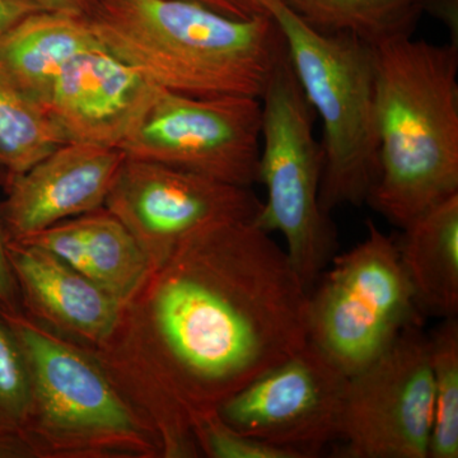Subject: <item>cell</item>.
Masks as SVG:
<instances>
[{"label":"cell","instance_id":"obj_1","mask_svg":"<svg viewBox=\"0 0 458 458\" xmlns=\"http://www.w3.org/2000/svg\"><path fill=\"white\" fill-rule=\"evenodd\" d=\"M307 304L285 250L252 222L225 223L152 267L92 352L161 457H198L199 424L309 342Z\"/></svg>","mask_w":458,"mask_h":458},{"label":"cell","instance_id":"obj_2","mask_svg":"<svg viewBox=\"0 0 458 458\" xmlns=\"http://www.w3.org/2000/svg\"><path fill=\"white\" fill-rule=\"evenodd\" d=\"M87 21L150 83L192 98H261L285 49L270 14L233 20L186 0H99Z\"/></svg>","mask_w":458,"mask_h":458},{"label":"cell","instance_id":"obj_3","mask_svg":"<svg viewBox=\"0 0 458 458\" xmlns=\"http://www.w3.org/2000/svg\"><path fill=\"white\" fill-rule=\"evenodd\" d=\"M378 177L367 203L403 228L458 194V45L375 47Z\"/></svg>","mask_w":458,"mask_h":458},{"label":"cell","instance_id":"obj_4","mask_svg":"<svg viewBox=\"0 0 458 458\" xmlns=\"http://www.w3.org/2000/svg\"><path fill=\"white\" fill-rule=\"evenodd\" d=\"M0 316L29 364L31 409L23 436L38 458L161 457L155 436L92 351L23 311Z\"/></svg>","mask_w":458,"mask_h":458},{"label":"cell","instance_id":"obj_5","mask_svg":"<svg viewBox=\"0 0 458 458\" xmlns=\"http://www.w3.org/2000/svg\"><path fill=\"white\" fill-rule=\"evenodd\" d=\"M265 8L284 38L289 63L324 126L319 203H367L378 177L375 47L345 33H325L301 20L283 0Z\"/></svg>","mask_w":458,"mask_h":458},{"label":"cell","instance_id":"obj_6","mask_svg":"<svg viewBox=\"0 0 458 458\" xmlns=\"http://www.w3.org/2000/svg\"><path fill=\"white\" fill-rule=\"evenodd\" d=\"M260 101L258 183L267 190V199L252 223L284 237L289 261L310 292L336 254V229L319 203L325 155L316 140V114L298 83L286 47Z\"/></svg>","mask_w":458,"mask_h":458},{"label":"cell","instance_id":"obj_7","mask_svg":"<svg viewBox=\"0 0 458 458\" xmlns=\"http://www.w3.org/2000/svg\"><path fill=\"white\" fill-rule=\"evenodd\" d=\"M423 318L396 240L373 221L367 222L366 238L335 254L309 292V342L348 377Z\"/></svg>","mask_w":458,"mask_h":458},{"label":"cell","instance_id":"obj_8","mask_svg":"<svg viewBox=\"0 0 458 458\" xmlns=\"http://www.w3.org/2000/svg\"><path fill=\"white\" fill-rule=\"evenodd\" d=\"M261 123L260 98H192L161 89L119 149L126 158L252 188L258 183Z\"/></svg>","mask_w":458,"mask_h":458},{"label":"cell","instance_id":"obj_9","mask_svg":"<svg viewBox=\"0 0 458 458\" xmlns=\"http://www.w3.org/2000/svg\"><path fill=\"white\" fill-rule=\"evenodd\" d=\"M433 410L428 334L417 322L348 377L337 457L428 458Z\"/></svg>","mask_w":458,"mask_h":458},{"label":"cell","instance_id":"obj_10","mask_svg":"<svg viewBox=\"0 0 458 458\" xmlns=\"http://www.w3.org/2000/svg\"><path fill=\"white\" fill-rule=\"evenodd\" d=\"M261 204L251 188L125 158L105 208L129 229L150 267H156L198 232L254 221Z\"/></svg>","mask_w":458,"mask_h":458},{"label":"cell","instance_id":"obj_11","mask_svg":"<svg viewBox=\"0 0 458 458\" xmlns=\"http://www.w3.org/2000/svg\"><path fill=\"white\" fill-rule=\"evenodd\" d=\"M346 382L348 376L307 342L229 397L218 415L237 432L316 457L339 438Z\"/></svg>","mask_w":458,"mask_h":458},{"label":"cell","instance_id":"obj_12","mask_svg":"<svg viewBox=\"0 0 458 458\" xmlns=\"http://www.w3.org/2000/svg\"><path fill=\"white\" fill-rule=\"evenodd\" d=\"M125 158L117 148L65 143L23 174L5 179L0 203L5 241L25 240L105 208Z\"/></svg>","mask_w":458,"mask_h":458},{"label":"cell","instance_id":"obj_13","mask_svg":"<svg viewBox=\"0 0 458 458\" xmlns=\"http://www.w3.org/2000/svg\"><path fill=\"white\" fill-rule=\"evenodd\" d=\"M159 89L101 45L66 66L54 86L47 110L66 143L119 149Z\"/></svg>","mask_w":458,"mask_h":458},{"label":"cell","instance_id":"obj_14","mask_svg":"<svg viewBox=\"0 0 458 458\" xmlns=\"http://www.w3.org/2000/svg\"><path fill=\"white\" fill-rule=\"evenodd\" d=\"M7 252L29 318L90 351L106 342L122 309L114 295L40 247L7 241Z\"/></svg>","mask_w":458,"mask_h":458},{"label":"cell","instance_id":"obj_15","mask_svg":"<svg viewBox=\"0 0 458 458\" xmlns=\"http://www.w3.org/2000/svg\"><path fill=\"white\" fill-rule=\"evenodd\" d=\"M13 242L47 250L122 304L152 269L140 243L106 208L56 223Z\"/></svg>","mask_w":458,"mask_h":458},{"label":"cell","instance_id":"obj_16","mask_svg":"<svg viewBox=\"0 0 458 458\" xmlns=\"http://www.w3.org/2000/svg\"><path fill=\"white\" fill-rule=\"evenodd\" d=\"M98 47L87 18L36 12L0 35V71L47 108L66 66Z\"/></svg>","mask_w":458,"mask_h":458},{"label":"cell","instance_id":"obj_17","mask_svg":"<svg viewBox=\"0 0 458 458\" xmlns=\"http://www.w3.org/2000/svg\"><path fill=\"white\" fill-rule=\"evenodd\" d=\"M396 240L401 265L423 316L458 313V194L420 214Z\"/></svg>","mask_w":458,"mask_h":458},{"label":"cell","instance_id":"obj_18","mask_svg":"<svg viewBox=\"0 0 458 458\" xmlns=\"http://www.w3.org/2000/svg\"><path fill=\"white\" fill-rule=\"evenodd\" d=\"M319 32L345 33L370 47L411 38L430 0H283Z\"/></svg>","mask_w":458,"mask_h":458},{"label":"cell","instance_id":"obj_19","mask_svg":"<svg viewBox=\"0 0 458 458\" xmlns=\"http://www.w3.org/2000/svg\"><path fill=\"white\" fill-rule=\"evenodd\" d=\"M66 143L50 111L0 71V172L4 180Z\"/></svg>","mask_w":458,"mask_h":458},{"label":"cell","instance_id":"obj_20","mask_svg":"<svg viewBox=\"0 0 458 458\" xmlns=\"http://www.w3.org/2000/svg\"><path fill=\"white\" fill-rule=\"evenodd\" d=\"M433 378V424L428 458L458 457V318L428 334Z\"/></svg>","mask_w":458,"mask_h":458},{"label":"cell","instance_id":"obj_21","mask_svg":"<svg viewBox=\"0 0 458 458\" xmlns=\"http://www.w3.org/2000/svg\"><path fill=\"white\" fill-rule=\"evenodd\" d=\"M31 409V377L25 354L0 316V432L23 436Z\"/></svg>","mask_w":458,"mask_h":458},{"label":"cell","instance_id":"obj_22","mask_svg":"<svg viewBox=\"0 0 458 458\" xmlns=\"http://www.w3.org/2000/svg\"><path fill=\"white\" fill-rule=\"evenodd\" d=\"M199 454L212 458H303L293 450L247 436L225 424L218 414L205 419L194 432Z\"/></svg>","mask_w":458,"mask_h":458},{"label":"cell","instance_id":"obj_23","mask_svg":"<svg viewBox=\"0 0 458 458\" xmlns=\"http://www.w3.org/2000/svg\"><path fill=\"white\" fill-rule=\"evenodd\" d=\"M233 20H254L269 16L265 2L267 0H186Z\"/></svg>","mask_w":458,"mask_h":458},{"label":"cell","instance_id":"obj_24","mask_svg":"<svg viewBox=\"0 0 458 458\" xmlns=\"http://www.w3.org/2000/svg\"><path fill=\"white\" fill-rule=\"evenodd\" d=\"M22 311L20 294L7 252V241L0 219V312Z\"/></svg>","mask_w":458,"mask_h":458},{"label":"cell","instance_id":"obj_25","mask_svg":"<svg viewBox=\"0 0 458 458\" xmlns=\"http://www.w3.org/2000/svg\"><path fill=\"white\" fill-rule=\"evenodd\" d=\"M41 11L87 18L98 7L99 0H30Z\"/></svg>","mask_w":458,"mask_h":458},{"label":"cell","instance_id":"obj_26","mask_svg":"<svg viewBox=\"0 0 458 458\" xmlns=\"http://www.w3.org/2000/svg\"><path fill=\"white\" fill-rule=\"evenodd\" d=\"M30 0H0V35L8 31L30 14L40 12Z\"/></svg>","mask_w":458,"mask_h":458},{"label":"cell","instance_id":"obj_27","mask_svg":"<svg viewBox=\"0 0 458 458\" xmlns=\"http://www.w3.org/2000/svg\"><path fill=\"white\" fill-rule=\"evenodd\" d=\"M0 458H38V454L25 437L0 432Z\"/></svg>","mask_w":458,"mask_h":458}]
</instances>
